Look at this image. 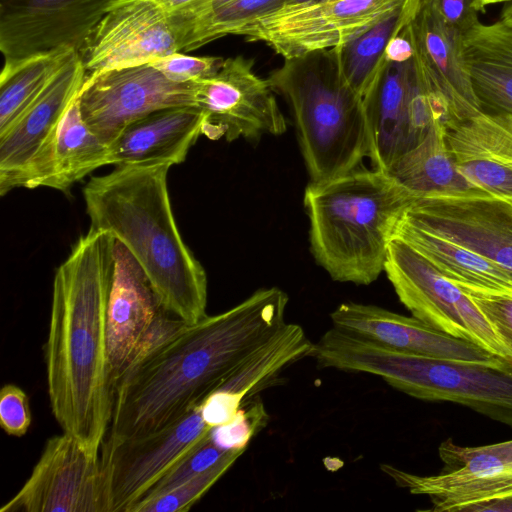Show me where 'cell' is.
Returning a JSON list of instances; mask_svg holds the SVG:
<instances>
[{
	"label": "cell",
	"instance_id": "obj_3",
	"mask_svg": "<svg viewBox=\"0 0 512 512\" xmlns=\"http://www.w3.org/2000/svg\"><path fill=\"white\" fill-rule=\"evenodd\" d=\"M171 166H118L83 189L90 229L109 232L141 265L163 307L187 324L203 319L207 276L177 228L167 186Z\"/></svg>",
	"mask_w": 512,
	"mask_h": 512
},
{
	"label": "cell",
	"instance_id": "obj_30",
	"mask_svg": "<svg viewBox=\"0 0 512 512\" xmlns=\"http://www.w3.org/2000/svg\"><path fill=\"white\" fill-rule=\"evenodd\" d=\"M74 51H57L4 64L0 76V135L40 95Z\"/></svg>",
	"mask_w": 512,
	"mask_h": 512
},
{
	"label": "cell",
	"instance_id": "obj_5",
	"mask_svg": "<svg viewBox=\"0 0 512 512\" xmlns=\"http://www.w3.org/2000/svg\"><path fill=\"white\" fill-rule=\"evenodd\" d=\"M318 366L369 373L425 401L469 407L512 428V359H440L408 354L334 327L313 344Z\"/></svg>",
	"mask_w": 512,
	"mask_h": 512
},
{
	"label": "cell",
	"instance_id": "obj_13",
	"mask_svg": "<svg viewBox=\"0 0 512 512\" xmlns=\"http://www.w3.org/2000/svg\"><path fill=\"white\" fill-rule=\"evenodd\" d=\"M194 106L204 117L202 135L211 140H255L287 128L267 79L243 56L225 59L217 72L194 82Z\"/></svg>",
	"mask_w": 512,
	"mask_h": 512
},
{
	"label": "cell",
	"instance_id": "obj_19",
	"mask_svg": "<svg viewBox=\"0 0 512 512\" xmlns=\"http://www.w3.org/2000/svg\"><path fill=\"white\" fill-rule=\"evenodd\" d=\"M332 327L408 354L487 361L496 356L482 347L438 330L420 319L376 305L344 302L330 314Z\"/></svg>",
	"mask_w": 512,
	"mask_h": 512
},
{
	"label": "cell",
	"instance_id": "obj_29",
	"mask_svg": "<svg viewBox=\"0 0 512 512\" xmlns=\"http://www.w3.org/2000/svg\"><path fill=\"white\" fill-rule=\"evenodd\" d=\"M417 2L408 0L354 39L334 48L343 79L362 97L384 62L389 41L409 22Z\"/></svg>",
	"mask_w": 512,
	"mask_h": 512
},
{
	"label": "cell",
	"instance_id": "obj_24",
	"mask_svg": "<svg viewBox=\"0 0 512 512\" xmlns=\"http://www.w3.org/2000/svg\"><path fill=\"white\" fill-rule=\"evenodd\" d=\"M461 51L483 110L512 115V25L479 22L462 34Z\"/></svg>",
	"mask_w": 512,
	"mask_h": 512
},
{
	"label": "cell",
	"instance_id": "obj_41",
	"mask_svg": "<svg viewBox=\"0 0 512 512\" xmlns=\"http://www.w3.org/2000/svg\"><path fill=\"white\" fill-rule=\"evenodd\" d=\"M465 512H512V496L472 505Z\"/></svg>",
	"mask_w": 512,
	"mask_h": 512
},
{
	"label": "cell",
	"instance_id": "obj_23",
	"mask_svg": "<svg viewBox=\"0 0 512 512\" xmlns=\"http://www.w3.org/2000/svg\"><path fill=\"white\" fill-rule=\"evenodd\" d=\"M313 343L304 329L285 323L280 331L219 389L202 403V415L212 427L229 422L245 400L268 386L287 367L310 357Z\"/></svg>",
	"mask_w": 512,
	"mask_h": 512
},
{
	"label": "cell",
	"instance_id": "obj_35",
	"mask_svg": "<svg viewBox=\"0 0 512 512\" xmlns=\"http://www.w3.org/2000/svg\"><path fill=\"white\" fill-rule=\"evenodd\" d=\"M267 423L268 414L261 401L244 402L228 423L212 428L211 438L223 450L244 452Z\"/></svg>",
	"mask_w": 512,
	"mask_h": 512
},
{
	"label": "cell",
	"instance_id": "obj_20",
	"mask_svg": "<svg viewBox=\"0 0 512 512\" xmlns=\"http://www.w3.org/2000/svg\"><path fill=\"white\" fill-rule=\"evenodd\" d=\"M163 308L141 265L116 240L107 311L108 352L114 388L144 334Z\"/></svg>",
	"mask_w": 512,
	"mask_h": 512
},
{
	"label": "cell",
	"instance_id": "obj_15",
	"mask_svg": "<svg viewBox=\"0 0 512 512\" xmlns=\"http://www.w3.org/2000/svg\"><path fill=\"white\" fill-rule=\"evenodd\" d=\"M183 31L158 0H116L78 50L86 74L185 52Z\"/></svg>",
	"mask_w": 512,
	"mask_h": 512
},
{
	"label": "cell",
	"instance_id": "obj_6",
	"mask_svg": "<svg viewBox=\"0 0 512 512\" xmlns=\"http://www.w3.org/2000/svg\"><path fill=\"white\" fill-rule=\"evenodd\" d=\"M267 81L292 111L312 182L360 167L370 149L363 97L343 79L334 48L284 59Z\"/></svg>",
	"mask_w": 512,
	"mask_h": 512
},
{
	"label": "cell",
	"instance_id": "obj_44",
	"mask_svg": "<svg viewBox=\"0 0 512 512\" xmlns=\"http://www.w3.org/2000/svg\"><path fill=\"white\" fill-rule=\"evenodd\" d=\"M511 1L512 0H480L479 6H480L481 13H483L487 6L495 5V4H499V3H503V2L509 3Z\"/></svg>",
	"mask_w": 512,
	"mask_h": 512
},
{
	"label": "cell",
	"instance_id": "obj_18",
	"mask_svg": "<svg viewBox=\"0 0 512 512\" xmlns=\"http://www.w3.org/2000/svg\"><path fill=\"white\" fill-rule=\"evenodd\" d=\"M408 28L414 64L447 128L483 111L463 63L462 33L419 0Z\"/></svg>",
	"mask_w": 512,
	"mask_h": 512
},
{
	"label": "cell",
	"instance_id": "obj_11",
	"mask_svg": "<svg viewBox=\"0 0 512 512\" xmlns=\"http://www.w3.org/2000/svg\"><path fill=\"white\" fill-rule=\"evenodd\" d=\"M77 51L71 53L40 95L0 135V194L42 186L59 125L86 79Z\"/></svg>",
	"mask_w": 512,
	"mask_h": 512
},
{
	"label": "cell",
	"instance_id": "obj_8",
	"mask_svg": "<svg viewBox=\"0 0 512 512\" xmlns=\"http://www.w3.org/2000/svg\"><path fill=\"white\" fill-rule=\"evenodd\" d=\"M408 0H317L283 5L233 35L262 42L284 59L331 49L354 39Z\"/></svg>",
	"mask_w": 512,
	"mask_h": 512
},
{
	"label": "cell",
	"instance_id": "obj_38",
	"mask_svg": "<svg viewBox=\"0 0 512 512\" xmlns=\"http://www.w3.org/2000/svg\"><path fill=\"white\" fill-rule=\"evenodd\" d=\"M32 415L26 393L14 384L0 390V426L10 436L21 437L31 425Z\"/></svg>",
	"mask_w": 512,
	"mask_h": 512
},
{
	"label": "cell",
	"instance_id": "obj_17",
	"mask_svg": "<svg viewBox=\"0 0 512 512\" xmlns=\"http://www.w3.org/2000/svg\"><path fill=\"white\" fill-rule=\"evenodd\" d=\"M401 218L512 271V200L487 194L427 196Z\"/></svg>",
	"mask_w": 512,
	"mask_h": 512
},
{
	"label": "cell",
	"instance_id": "obj_4",
	"mask_svg": "<svg viewBox=\"0 0 512 512\" xmlns=\"http://www.w3.org/2000/svg\"><path fill=\"white\" fill-rule=\"evenodd\" d=\"M415 200L386 171L356 168L304 192L316 262L337 282L369 285L382 272L398 221Z\"/></svg>",
	"mask_w": 512,
	"mask_h": 512
},
{
	"label": "cell",
	"instance_id": "obj_37",
	"mask_svg": "<svg viewBox=\"0 0 512 512\" xmlns=\"http://www.w3.org/2000/svg\"><path fill=\"white\" fill-rule=\"evenodd\" d=\"M224 60L222 57H196L176 52L157 58L150 64L169 79L185 83L195 82L214 74Z\"/></svg>",
	"mask_w": 512,
	"mask_h": 512
},
{
	"label": "cell",
	"instance_id": "obj_26",
	"mask_svg": "<svg viewBox=\"0 0 512 512\" xmlns=\"http://www.w3.org/2000/svg\"><path fill=\"white\" fill-rule=\"evenodd\" d=\"M386 172L415 199L484 194L474 189L457 169L447 141V126L441 120H436L423 140Z\"/></svg>",
	"mask_w": 512,
	"mask_h": 512
},
{
	"label": "cell",
	"instance_id": "obj_42",
	"mask_svg": "<svg viewBox=\"0 0 512 512\" xmlns=\"http://www.w3.org/2000/svg\"><path fill=\"white\" fill-rule=\"evenodd\" d=\"M231 1H233V0H208L201 8L202 10L200 11V18H202L208 12H210L220 6H223Z\"/></svg>",
	"mask_w": 512,
	"mask_h": 512
},
{
	"label": "cell",
	"instance_id": "obj_34",
	"mask_svg": "<svg viewBox=\"0 0 512 512\" xmlns=\"http://www.w3.org/2000/svg\"><path fill=\"white\" fill-rule=\"evenodd\" d=\"M231 452L233 451H226L217 446L210 434L164 474L142 499L153 497L181 485L200 473L212 468Z\"/></svg>",
	"mask_w": 512,
	"mask_h": 512
},
{
	"label": "cell",
	"instance_id": "obj_7",
	"mask_svg": "<svg viewBox=\"0 0 512 512\" xmlns=\"http://www.w3.org/2000/svg\"><path fill=\"white\" fill-rule=\"evenodd\" d=\"M384 272L412 316L495 356L512 359V351L471 298L398 237H393L389 244Z\"/></svg>",
	"mask_w": 512,
	"mask_h": 512
},
{
	"label": "cell",
	"instance_id": "obj_16",
	"mask_svg": "<svg viewBox=\"0 0 512 512\" xmlns=\"http://www.w3.org/2000/svg\"><path fill=\"white\" fill-rule=\"evenodd\" d=\"M116 0H0L4 64L77 51Z\"/></svg>",
	"mask_w": 512,
	"mask_h": 512
},
{
	"label": "cell",
	"instance_id": "obj_36",
	"mask_svg": "<svg viewBox=\"0 0 512 512\" xmlns=\"http://www.w3.org/2000/svg\"><path fill=\"white\" fill-rule=\"evenodd\" d=\"M460 287L475 303L495 333L512 351V292Z\"/></svg>",
	"mask_w": 512,
	"mask_h": 512
},
{
	"label": "cell",
	"instance_id": "obj_45",
	"mask_svg": "<svg viewBox=\"0 0 512 512\" xmlns=\"http://www.w3.org/2000/svg\"><path fill=\"white\" fill-rule=\"evenodd\" d=\"M317 0H288L285 5H299V4H306L310 2H314Z\"/></svg>",
	"mask_w": 512,
	"mask_h": 512
},
{
	"label": "cell",
	"instance_id": "obj_31",
	"mask_svg": "<svg viewBox=\"0 0 512 512\" xmlns=\"http://www.w3.org/2000/svg\"><path fill=\"white\" fill-rule=\"evenodd\" d=\"M242 453V451L231 452L212 468L181 485L153 497L140 500L128 512L188 511L228 471Z\"/></svg>",
	"mask_w": 512,
	"mask_h": 512
},
{
	"label": "cell",
	"instance_id": "obj_40",
	"mask_svg": "<svg viewBox=\"0 0 512 512\" xmlns=\"http://www.w3.org/2000/svg\"><path fill=\"white\" fill-rule=\"evenodd\" d=\"M413 57L414 46L407 23L389 41L384 53V61L403 63L410 61Z\"/></svg>",
	"mask_w": 512,
	"mask_h": 512
},
{
	"label": "cell",
	"instance_id": "obj_22",
	"mask_svg": "<svg viewBox=\"0 0 512 512\" xmlns=\"http://www.w3.org/2000/svg\"><path fill=\"white\" fill-rule=\"evenodd\" d=\"M203 114L194 106L152 112L126 126L109 145L111 164L175 165L185 161L202 135Z\"/></svg>",
	"mask_w": 512,
	"mask_h": 512
},
{
	"label": "cell",
	"instance_id": "obj_32",
	"mask_svg": "<svg viewBox=\"0 0 512 512\" xmlns=\"http://www.w3.org/2000/svg\"><path fill=\"white\" fill-rule=\"evenodd\" d=\"M288 0H233L220 6L197 22L195 29L196 49L226 35L248 21L277 9Z\"/></svg>",
	"mask_w": 512,
	"mask_h": 512
},
{
	"label": "cell",
	"instance_id": "obj_2",
	"mask_svg": "<svg viewBox=\"0 0 512 512\" xmlns=\"http://www.w3.org/2000/svg\"><path fill=\"white\" fill-rule=\"evenodd\" d=\"M115 242L109 232L90 229L58 267L44 347L52 414L63 432L95 454L113 407L107 311Z\"/></svg>",
	"mask_w": 512,
	"mask_h": 512
},
{
	"label": "cell",
	"instance_id": "obj_33",
	"mask_svg": "<svg viewBox=\"0 0 512 512\" xmlns=\"http://www.w3.org/2000/svg\"><path fill=\"white\" fill-rule=\"evenodd\" d=\"M438 453L445 472L479 473L512 464V440L469 447L447 439L440 444Z\"/></svg>",
	"mask_w": 512,
	"mask_h": 512
},
{
	"label": "cell",
	"instance_id": "obj_28",
	"mask_svg": "<svg viewBox=\"0 0 512 512\" xmlns=\"http://www.w3.org/2000/svg\"><path fill=\"white\" fill-rule=\"evenodd\" d=\"M110 164L109 146L87 126L76 97L59 125L42 187L66 192L95 169Z\"/></svg>",
	"mask_w": 512,
	"mask_h": 512
},
{
	"label": "cell",
	"instance_id": "obj_21",
	"mask_svg": "<svg viewBox=\"0 0 512 512\" xmlns=\"http://www.w3.org/2000/svg\"><path fill=\"white\" fill-rule=\"evenodd\" d=\"M457 169L480 193L512 200V115L481 111L447 128Z\"/></svg>",
	"mask_w": 512,
	"mask_h": 512
},
{
	"label": "cell",
	"instance_id": "obj_12",
	"mask_svg": "<svg viewBox=\"0 0 512 512\" xmlns=\"http://www.w3.org/2000/svg\"><path fill=\"white\" fill-rule=\"evenodd\" d=\"M211 431L198 405L154 432L105 439L101 458L107 475L110 512H128Z\"/></svg>",
	"mask_w": 512,
	"mask_h": 512
},
{
	"label": "cell",
	"instance_id": "obj_39",
	"mask_svg": "<svg viewBox=\"0 0 512 512\" xmlns=\"http://www.w3.org/2000/svg\"><path fill=\"white\" fill-rule=\"evenodd\" d=\"M462 34L477 25L480 0H419Z\"/></svg>",
	"mask_w": 512,
	"mask_h": 512
},
{
	"label": "cell",
	"instance_id": "obj_43",
	"mask_svg": "<svg viewBox=\"0 0 512 512\" xmlns=\"http://www.w3.org/2000/svg\"><path fill=\"white\" fill-rule=\"evenodd\" d=\"M500 20L512 25V1L509 2L502 10Z\"/></svg>",
	"mask_w": 512,
	"mask_h": 512
},
{
	"label": "cell",
	"instance_id": "obj_25",
	"mask_svg": "<svg viewBox=\"0 0 512 512\" xmlns=\"http://www.w3.org/2000/svg\"><path fill=\"white\" fill-rule=\"evenodd\" d=\"M398 487L415 495H425L434 512H465L475 504L512 496V464L479 473L443 471L420 476L390 464L380 465Z\"/></svg>",
	"mask_w": 512,
	"mask_h": 512
},
{
	"label": "cell",
	"instance_id": "obj_14",
	"mask_svg": "<svg viewBox=\"0 0 512 512\" xmlns=\"http://www.w3.org/2000/svg\"><path fill=\"white\" fill-rule=\"evenodd\" d=\"M77 100L87 126L109 146L139 118L166 108L194 106V82L173 81L146 63L86 75Z\"/></svg>",
	"mask_w": 512,
	"mask_h": 512
},
{
	"label": "cell",
	"instance_id": "obj_1",
	"mask_svg": "<svg viewBox=\"0 0 512 512\" xmlns=\"http://www.w3.org/2000/svg\"><path fill=\"white\" fill-rule=\"evenodd\" d=\"M288 295L263 288L186 324L116 382L108 438L154 432L219 389L284 326Z\"/></svg>",
	"mask_w": 512,
	"mask_h": 512
},
{
	"label": "cell",
	"instance_id": "obj_10",
	"mask_svg": "<svg viewBox=\"0 0 512 512\" xmlns=\"http://www.w3.org/2000/svg\"><path fill=\"white\" fill-rule=\"evenodd\" d=\"M373 168L386 171L419 144L436 120V110L414 64L384 61L363 95Z\"/></svg>",
	"mask_w": 512,
	"mask_h": 512
},
{
	"label": "cell",
	"instance_id": "obj_9",
	"mask_svg": "<svg viewBox=\"0 0 512 512\" xmlns=\"http://www.w3.org/2000/svg\"><path fill=\"white\" fill-rule=\"evenodd\" d=\"M0 512H110L101 456L68 433L49 438L30 476Z\"/></svg>",
	"mask_w": 512,
	"mask_h": 512
},
{
	"label": "cell",
	"instance_id": "obj_27",
	"mask_svg": "<svg viewBox=\"0 0 512 512\" xmlns=\"http://www.w3.org/2000/svg\"><path fill=\"white\" fill-rule=\"evenodd\" d=\"M394 237L414 247L457 286L512 292V271L469 248L412 225L401 217Z\"/></svg>",
	"mask_w": 512,
	"mask_h": 512
}]
</instances>
